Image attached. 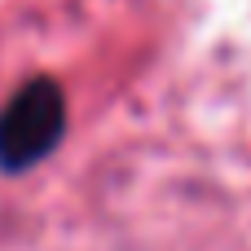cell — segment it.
<instances>
[{
    "mask_svg": "<svg viewBox=\"0 0 251 251\" xmlns=\"http://www.w3.org/2000/svg\"><path fill=\"white\" fill-rule=\"evenodd\" d=\"M66 132V97L49 75L26 79L0 106V168L26 172L53 154Z\"/></svg>",
    "mask_w": 251,
    "mask_h": 251,
    "instance_id": "cell-1",
    "label": "cell"
}]
</instances>
